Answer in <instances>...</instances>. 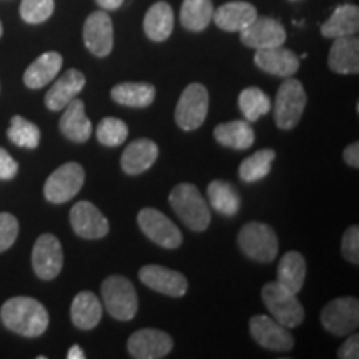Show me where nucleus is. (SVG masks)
<instances>
[{
    "label": "nucleus",
    "mask_w": 359,
    "mask_h": 359,
    "mask_svg": "<svg viewBox=\"0 0 359 359\" xmlns=\"http://www.w3.org/2000/svg\"><path fill=\"white\" fill-rule=\"evenodd\" d=\"M0 320L12 333L24 338H39L48 327V311L42 303L29 296H15L0 308Z\"/></svg>",
    "instance_id": "f257e3e1"
},
{
    "label": "nucleus",
    "mask_w": 359,
    "mask_h": 359,
    "mask_svg": "<svg viewBox=\"0 0 359 359\" xmlns=\"http://www.w3.org/2000/svg\"><path fill=\"white\" fill-rule=\"evenodd\" d=\"M170 205L177 217L185 223L191 231L201 233L210 226L212 222V212L206 205L198 188L191 183H180L170 193Z\"/></svg>",
    "instance_id": "f03ea898"
},
{
    "label": "nucleus",
    "mask_w": 359,
    "mask_h": 359,
    "mask_svg": "<svg viewBox=\"0 0 359 359\" xmlns=\"http://www.w3.org/2000/svg\"><path fill=\"white\" fill-rule=\"evenodd\" d=\"M102 298L107 311L118 321L133 320L138 311V296L133 283L125 276L111 275L102 283Z\"/></svg>",
    "instance_id": "7ed1b4c3"
},
{
    "label": "nucleus",
    "mask_w": 359,
    "mask_h": 359,
    "mask_svg": "<svg viewBox=\"0 0 359 359\" xmlns=\"http://www.w3.org/2000/svg\"><path fill=\"white\" fill-rule=\"evenodd\" d=\"M264 306L271 313L273 320L286 327L299 326L304 320V308L299 303L298 294L285 290L280 283H266L262 290Z\"/></svg>",
    "instance_id": "20e7f679"
},
{
    "label": "nucleus",
    "mask_w": 359,
    "mask_h": 359,
    "mask_svg": "<svg viewBox=\"0 0 359 359\" xmlns=\"http://www.w3.org/2000/svg\"><path fill=\"white\" fill-rule=\"evenodd\" d=\"M238 245L248 257L259 263H271L278 257V236L266 223H246L238 233Z\"/></svg>",
    "instance_id": "39448f33"
},
{
    "label": "nucleus",
    "mask_w": 359,
    "mask_h": 359,
    "mask_svg": "<svg viewBox=\"0 0 359 359\" xmlns=\"http://www.w3.org/2000/svg\"><path fill=\"white\" fill-rule=\"evenodd\" d=\"M308 97L303 83L293 77L285 79L275 100V120L278 128L293 130L302 120Z\"/></svg>",
    "instance_id": "423d86ee"
},
{
    "label": "nucleus",
    "mask_w": 359,
    "mask_h": 359,
    "mask_svg": "<svg viewBox=\"0 0 359 359\" xmlns=\"http://www.w3.org/2000/svg\"><path fill=\"white\" fill-rule=\"evenodd\" d=\"M210 97L205 85L198 82L190 83L183 90L175 110V122L185 132L200 128L208 115Z\"/></svg>",
    "instance_id": "0eeeda50"
},
{
    "label": "nucleus",
    "mask_w": 359,
    "mask_h": 359,
    "mask_svg": "<svg viewBox=\"0 0 359 359\" xmlns=\"http://www.w3.org/2000/svg\"><path fill=\"white\" fill-rule=\"evenodd\" d=\"M85 183V170L77 161H69L58 167L43 185V195L53 205L67 203L79 195Z\"/></svg>",
    "instance_id": "6e6552de"
},
{
    "label": "nucleus",
    "mask_w": 359,
    "mask_h": 359,
    "mask_svg": "<svg viewBox=\"0 0 359 359\" xmlns=\"http://www.w3.org/2000/svg\"><path fill=\"white\" fill-rule=\"evenodd\" d=\"M321 325L334 336L354 333L359 325V302L353 296L331 299L321 311Z\"/></svg>",
    "instance_id": "1a4fd4ad"
},
{
    "label": "nucleus",
    "mask_w": 359,
    "mask_h": 359,
    "mask_svg": "<svg viewBox=\"0 0 359 359\" xmlns=\"http://www.w3.org/2000/svg\"><path fill=\"white\" fill-rule=\"evenodd\" d=\"M137 223L148 240L161 248L175 250L183 243V236L178 226L156 208H143L137 217Z\"/></svg>",
    "instance_id": "9d476101"
},
{
    "label": "nucleus",
    "mask_w": 359,
    "mask_h": 359,
    "mask_svg": "<svg viewBox=\"0 0 359 359\" xmlns=\"http://www.w3.org/2000/svg\"><path fill=\"white\" fill-rule=\"evenodd\" d=\"M32 268L40 280L50 281L64 268V251L57 236L45 233L35 241L32 250Z\"/></svg>",
    "instance_id": "9b49d317"
},
{
    "label": "nucleus",
    "mask_w": 359,
    "mask_h": 359,
    "mask_svg": "<svg viewBox=\"0 0 359 359\" xmlns=\"http://www.w3.org/2000/svg\"><path fill=\"white\" fill-rule=\"evenodd\" d=\"M250 334L259 346L271 351H290L294 346V336L290 333V327L280 325L266 314L251 318Z\"/></svg>",
    "instance_id": "f8f14e48"
},
{
    "label": "nucleus",
    "mask_w": 359,
    "mask_h": 359,
    "mask_svg": "<svg viewBox=\"0 0 359 359\" xmlns=\"http://www.w3.org/2000/svg\"><path fill=\"white\" fill-rule=\"evenodd\" d=\"M240 40L245 47L263 50V48L280 47L286 42V29L280 20L273 17H257L248 27L240 32Z\"/></svg>",
    "instance_id": "ddd939ff"
},
{
    "label": "nucleus",
    "mask_w": 359,
    "mask_h": 359,
    "mask_svg": "<svg viewBox=\"0 0 359 359\" xmlns=\"http://www.w3.org/2000/svg\"><path fill=\"white\" fill-rule=\"evenodd\" d=\"M70 226L85 240H100L110 231L109 219L90 201H79L70 210Z\"/></svg>",
    "instance_id": "4468645a"
},
{
    "label": "nucleus",
    "mask_w": 359,
    "mask_h": 359,
    "mask_svg": "<svg viewBox=\"0 0 359 359\" xmlns=\"http://www.w3.org/2000/svg\"><path fill=\"white\" fill-rule=\"evenodd\" d=\"M127 348L130 356L135 359H160L168 356L172 351L173 339L165 331L145 327L130 336Z\"/></svg>",
    "instance_id": "2eb2a0df"
},
{
    "label": "nucleus",
    "mask_w": 359,
    "mask_h": 359,
    "mask_svg": "<svg viewBox=\"0 0 359 359\" xmlns=\"http://www.w3.org/2000/svg\"><path fill=\"white\" fill-rule=\"evenodd\" d=\"M83 43L95 57L110 55L114 48V24L105 11L92 12L83 24Z\"/></svg>",
    "instance_id": "dca6fc26"
},
{
    "label": "nucleus",
    "mask_w": 359,
    "mask_h": 359,
    "mask_svg": "<svg viewBox=\"0 0 359 359\" xmlns=\"http://www.w3.org/2000/svg\"><path fill=\"white\" fill-rule=\"evenodd\" d=\"M138 278L143 285L156 293L182 298L188 291V280L180 271L160 266V264H147L138 271Z\"/></svg>",
    "instance_id": "f3484780"
},
{
    "label": "nucleus",
    "mask_w": 359,
    "mask_h": 359,
    "mask_svg": "<svg viewBox=\"0 0 359 359\" xmlns=\"http://www.w3.org/2000/svg\"><path fill=\"white\" fill-rule=\"evenodd\" d=\"M255 65L269 75L288 79L293 77L296 72L299 70V57L293 50L280 45V47L257 50V53H255Z\"/></svg>",
    "instance_id": "a211bd4d"
},
{
    "label": "nucleus",
    "mask_w": 359,
    "mask_h": 359,
    "mask_svg": "<svg viewBox=\"0 0 359 359\" xmlns=\"http://www.w3.org/2000/svg\"><path fill=\"white\" fill-rule=\"evenodd\" d=\"M85 75L77 69L67 70L55 80L50 90L45 95V107L52 111L64 110L85 87Z\"/></svg>",
    "instance_id": "6ab92c4d"
},
{
    "label": "nucleus",
    "mask_w": 359,
    "mask_h": 359,
    "mask_svg": "<svg viewBox=\"0 0 359 359\" xmlns=\"http://www.w3.org/2000/svg\"><path fill=\"white\" fill-rule=\"evenodd\" d=\"M156 158H158V145L148 138H138V140L128 143L123 150L120 163H122L125 173L130 177H137L154 167Z\"/></svg>",
    "instance_id": "aec40b11"
},
{
    "label": "nucleus",
    "mask_w": 359,
    "mask_h": 359,
    "mask_svg": "<svg viewBox=\"0 0 359 359\" xmlns=\"http://www.w3.org/2000/svg\"><path fill=\"white\" fill-rule=\"evenodd\" d=\"M258 17V11L250 2H226L213 12V22L224 32H241Z\"/></svg>",
    "instance_id": "412c9836"
},
{
    "label": "nucleus",
    "mask_w": 359,
    "mask_h": 359,
    "mask_svg": "<svg viewBox=\"0 0 359 359\" xmlns=\"http://www.w3.org/2000/svg\"><path fill=\"white\" fill-rule=\"evenodd\" d=\"M58 127H60V132L67 140H72L75 143H85L90 140L93 127L87 114H85V105L82 100H79V98L75 97L74 100L65 107Z\"/></svg>",
    "instance_id": "4be33fe9"
},
{
    "label": "nucleus",
    "mask_w": 359,
    "mask_h": 359,
    "mask_svg": "<svg viewBox=\"0 0 359 359\" xmlns=\"http://www.w3.org/2000/svg\"><path fill=\"white\" fill-rule=\"evenodd\" d=\"M330 69L341 75H356L359 72V40L356 35L334 39L327 57Z\"/></svg>",
    "instance_id": "5701e85b"
},
{
    "label": "nucleus",
    "mask_w": 359,
    "mask_h": 359,
    "mask_svg": "<svg viewBox=\"0 0 359 359\" xmlns=\"http://www.w3.org/2000/svg\"><path fill=\"white\" fill-rule=\"evenodd\" d=\"M62 65H64V58H62L60 53L45 52L37 60H34L32 64L27 67L24 74V83L29 88L35 90L47 87L60 74Z\"/></svg>",
    "instance_id": "b1692460"
},
{
    "label": "nucleus",
    "mask_w": 359,
    "mask_h": 359,
    "mask_svg": "<svg viewBox=\"0 0 359 359\" xmlns=\"http://www.w3.org/2000/svg\"><path fill=\"white\" fill-rule=\"evenodd\" d=\"M103 308L100 299L92 291H80L70 306V320L79 330L88 331L102 321Z\"/></svg>",
    "instance_id": "393cba45"
},
{
    "label": "nucleus",
    "mask_w": 359,
    "mask_h": 359,
    "mask_svg": "<svg viewBox=\"0 0 359 359\" xmlns=\"http://www.w3.org/2000/svg\"><path fill=\"white\" fill-rule=\"evenodd\" d=\"M175 13L167 2H156L148 8L143 19V30L154 42H165L173 32Z\"/></svg>",
    "instance_id": "a878e982"
},
{
    "label": "nucleus",
    "mask_w": 359,
    "mask_h": 359,
    "mask_svg": "<svg viewBox=\"0 0 359 359\" xmlns=\"http://www.w3.org/2000/svg\"><path fill=\"white\" fill-rule=\"evenodd\" d=\"M359 30V8L351 4L339 6L321 25V35L326 39H339L356 35Z\"/></svg>",
    "instance_id": "bb28decb"
},
{
    "label": "nucleus",
    "mask_w": 359,
    "mask_h": 359,
    "mask_svg": "<svg viewBox=\"0 0 359 359\" xmlns=\"http://www.w3.org/2000/svg\"><path fill=\"white\" fill-rule=\"evenodd\" d=\"M306 280V259L299 251H288L278 264V280L285 290L299 294Z\"/></svg>",
    "instance_id": "cd10ccee"
},
{
    "label": "nucleus",
    "mask_w": 359,
    "mask_h": 359,
    "mask_svg": "<svg viewBox=\"0 0 359 359\" xmlns=\"http://www.w3.org/2000/svg\"><path fill=\"white\" fill-rule=\"evenodd\" d=\"M111 100L130 109H145L155 100L156 90L151 83L123 82L115 85L110 92Z\"/></svg>",
    "instance_id": "c85d7f7f"
},
{
    "label": "nucleus",
    "mask_w": 359,
    "mask_h": 359,
    "mask_svg": "<svg viewBox=\"0 0 359 359\" xmlns=\"http://www.w3.org/2000/svg\"><path fill=\"white\" fill-rule=\"evenodd\" d=\"M213 135L219 145L233 148V150H248L255 143V130L243 120H233V122L218 125L215 127Z\"/></svg>",
    "instance_id": "c756f323"
},
{
    "label": "nucleus",
    "mask_w": 359,
    "mask_h": 359,
    "mask_svg": "<svg viewBox=\"0 0 359 359\" xmlns=\"http://www.w3.org/2000/svg\"><path fill=\"white\" fill-rule=\"evenodd\" d=\"M210 206L223 217H235L241 206V196L231 183L224 180H213L208 185Z\"/></svg>",
    "instance_id": "7c9ffc66"
},
{
    "label": "nucleus",
    "mask_w": 359,
    "mask_h": 359,
    "mask_svg": "<svg viewBox=\"0 0 359 359\" xmlns=\"http://www.w3.org/2000/svg\"><path fill=\"white\" fill-rule=\"evenodd\" d=\"M212 0H183L180 11V22L190 32H201L213 19Z\"/></svg>",
    "instance_id": "2f4dec72"
},
{
    "label": "nucleus",
    "mask_w": 359,
    "mask_h": 359,
    "mask_svg": "<svg viewBox=\"0 0 359 359\" xmlns=\"http://www.w3.org/2000/svg\"><path fill=\"white\" fill-rule=\"evenodd\" d=\"M276 158L275 150H269V148H264V150H259L257 154H253L248 158L241 161L240 168H238V173H240V178L246 183H255L268 177L269 172H271L273 161Z\"/></svg>",
    "instance_id": "473e14b6"
},
{
    "label": "nucleus",
    "mask_w": 359,
    "mask_h": 359,
    "mask_svg": "<svg viewBox=\"0 0 359 359\" xmlns=\"http://www.w3.org/2000/svg\"><path fill=\"white\" fill-rule=\"evenodd\" d=\"M238 107L245 115L246 122H257L271 110V100L262 88L248 87L238 97Z\"/></svg>",
    "instance_id": "72a5a7b5"
},
{
    "label": "nucleus",
    "mask_w": 359,
    "mask_h": 359,
    "mask_svg": "<svg viewBox=\"0 0 359 359\" xmlns=\"http://www.w3.org/2000/svg\"><path fill=\"white\" fill-rule=\"evenodd\" d=\"M7 137L13 145L27 148V150H34V148L39 147L42 133H40V128L37 125L29 122L24 116L15 115L12 116L11 120V127L7 130Z\"/></svg>",
    "instance_id": "f704fd0d"
},
{
    "label": "nucleus",
    "mask_w": 359,
    "mask_h": 359,
    "mask_svg": "<svg viewBox=\"0 0 359 359\" xmlns=\"http://www.w3.org/2000/svg\"><path fill=\"white\" fill-rule=\"evenodd\" d=\"M128 137V127L123 120L115 116H105L97 127V138L105 147H118Z\"/></svg>",
    "instance_id": "c9c22d12"
},
{
    "label": "nucleus",
    "mask_w": 359,
    "mask_h": 359,
    "mask_svg": "<svg viewBox=\"0 0 359 359\" xmlns=\"http://www.w3.org/2000/svg\"><path fill=\"white\" fill-rule=\"evenodd\" d=\"M55 11L53 0H22L20 17L27 24H42L48 20Z\"/></svg>",
    "instance_id": "e433bc0d"
},
{
    "label": "nucleus",
    "mask_w": 359,
    "mask_h": 359,
    "mask_svg": "<svg viewBox=\"0 0 359 359\" xmlns=\"http://www.w3.org/2000/svg\"><path fill=\"white\" fill-rule=\"evenodd\" d=\"M19 236V222L11 213H0V253L7 251Z\"/></svg>",
    "instance_id": "4c0bfd02"
},
{
    "label": "nucleus",
    "mask_w": 359,
    "mask_h": 359,
    "mask_svg": "<svg viewBox=\"0 0 359 359\" xmlns=\"http://www.w3.org/2000/svg\"><path fill=\"white\" fill-rule=\"evenodd\" d=\"M341 251H343V257L346 258L349 263L359 264V228H358V224L349 226L346 233H344L343 241H341Z\"/></svg>",
    "instance_id": "58836bf2"
},
{
    "label": "nucleus",
    "mask_w": 359,
    "mask_h": 359,
    "mask_svg": "<svg viewBox=\"0 0 359 359\" xmlns=\"http://www.w3.org/2000/svg\"><path fill=\"white\" fill-rule=\"evenodd\" d=\"M19 173V163L12 158L7 150L0 147V180H12Z\"/></svg>",
    "instance_id": "ea45409f"
},
{
    "label": "nucleus",
    "mask_w": 359,
    "mask_h": 359,
    "mask_svg": "<svg viewBox=\"0 0 359 359\" xmlns=\"http://www.w3.org/2000/svg\"><path fill=\"white\" fill-rule=\"evenodd\" d=\"M338 358L341 359H358L359 358V336L351 333V336L341 344L338 349Z\"/></svg>",
    "instance_id": "a19ab883"
},
{
    "label": "nucleus",
    "mask_w": 359,
    "mask_h": 359,
    "mask_svg": "<svg viewBox=\"0 0 359 359\" xmlns=\"http://www.w3.org/2000/svg\"><path fill=\"white\" fill-rule=\"evenodd\" d=\"M343 158L349 167L359 168V143L354 142L351 145H348L343 151Z\"/></svg>",
    "instance_id": "79ce46f5"
},
{
    "label": "nucleus",
    "mask_w": 359,
    "mask_h": 359,
    "mask_svg": "<svg viewBox=\"0 0 359 359\" xmlns=\"http://www.w3.org/2000/svg\"><path fill=\"white\" fill-rule=\"evenodd\" d=\"M95 2L100 6L103 11H116V8L122 7L125 0H95Z\"/></svg>",
    "instance_id": "37998d69"
},
{
    "label": "nucleus",
    "mask_w": 359,
    "mask_h": 359,
    "mask_svg": "<svg viewBox=\"0 0 359 359\" xmlns=\"http://www.w3.org/2000/svg\"><path fill=\"white\" fill-rule=\"evenodd\" d=\"M67 358L69 359H85V353H83V349L79 346V344H74V346L69 349V353H67Z\"/></svg>",
    "instance_id": "c03bdc74"
},
{
    "label": "nucleus",
    "mask_w": 359,
    "mask_h": 359,
    "mask_svg": "<svg viewBox=\"0 0 359 359\" xmlns=\"http://www.w3.org/2000/svg\"><path fill=\"white\" fill-rule=\"evenodd\" d=\"M2 32H4V29H2V22H0V37H2Z\"/></svg>",
    "instance_id": "a18cd8bd"
},
{
    "label": "nucleus",
    "mask_w": 359,
    "mask_h": 359,
    "mask_svg": "<svg viewBox=\"0 0 359 359\" xmlns=\"http://www.w3.org/2000/svg\"><path fill=\"white\" fill-rule=\"evenodd\" d=\"M291 2H296V0H291Z\"/></svg>",
    "instance_id": "49530a36"
}]
</instances>
